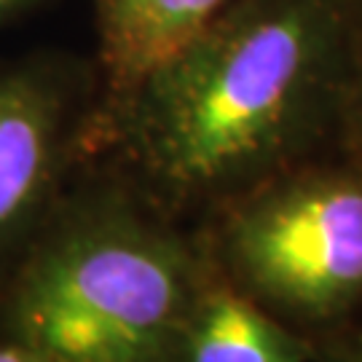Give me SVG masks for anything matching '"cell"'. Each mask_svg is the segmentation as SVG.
I'll list each match as a JSON object with an SVG mask.
<instances>
[{
	"label": "cell",
	"mask_w": 362,
	"mask_h": 362,
	"mask_svg": "<svg viewBox=\"0 0 362 362\" xmlns=\"http://www.w3.org/2000/svg\"><path fill=\"white\" fill-rule=\"evenodd\" d=\"M100 100L91 57H0V279L91 156Z\"/></svg>",
	"instance_id": "obj_4"
},
{
	"label": "cell",
	"mask_w": 362,
	"mask_h": 362,
	"mask_svg": "<svg viewBox=\"0 0 362 362\" xmlns=\"http://www.w3.org/2000/svg\"><path fill=\"white\" fill-rule=\"evenodd\" d=\"M360 6H362V0H360Z\"/></svg>",
	"instance_id": "obj_11"
},
{
	"label": "cell",
	"mask_w": 362,
	"mask_h": 362,
	"mask_svg": "<svg viewBox=\"0 0 362 362\" xmlns=\"http://www.w3.org/2000/svg\"><path fill=\"white\" fill-rule=\"evenodd\" d=\"M49 0H0V30L8 25L25 19L27 13L38 11L40 6H46Z\"/></svg>",
	"instance_id": "obj_9"
},
{
	"label": "cell",
	"mask_w": 362,
	"mask_h": 362,
	"mask_svg": "<svg viewBox=\"0 0 362 362\" xmlns=\"http://www.w3.org/2000/svg\"><path fill=\"white\" fill-rule=\"evenodd\" d=\"M314 344L320 362H362V314Z\"/></svg>",
	"instance_id": "obj_8"
},
{
	"label": "cell",
	"mask_w": 362,
	"mask_h": 362,
	"mask_svg": "<svg viewBox=\"0 0 362 362\" xmlns=\"http://www.w3.org/2000/svg\"><path fill=\"white\" fill-rule=\"evenodd\" d=\"M209 266L311 341L362 314V167L330 148L194 223Z\"/></svg>",
	"instance_id": "obj_3"
},
{
	"label": "cell",
	"mask_w": 362,
	"mask_h": 362,
	"mask_svg": "<svg viewBox=\"0 0 362 362\" xmlns=\"http://www.w3.org/2000/svg\"><path fill=\"white\" fill-rule=\"evenodd\" d=\"M94 67L103 97H116L182 52L239 0H89Z\"/></svg>",
	"instance_id": "obj_5"
},
{
	"label": "cell",
	"mask_w": 362,
	"mask_h": 362,
	"mask_svg": "<svg viewBox=\"0 0 362 362\" xmlns=\"http://www.w3.org/2000/svg\"><path fill=\"white\" fill-rule=\"evenodd\" d=\"M185 362H320L317 344L231 287L215 269L199 298Z\"/></svg>",
	"instance_id": "obj_6"
},
{
	"label": "cell",
	"mask_w": 362,
	"mask_h": 362,
	"mask_svg": "<svg viewBox=\"0 0 362 362\" xmlns=\"http://www.w3.org/2000/svg\"><path fill=\"white\" fill-rule=\"evenodd\" d=\"M360 46V0H239L182 52L100 100L91 156L194 226L336 148Z\"/></svg>",
	"instance_id": "obj_1"
},
{
	"label": "cell",
	"mask_w": 362,
	"mask_h": 362,
	"mask_svg": "<svg viewBox=\"0 0 362 362\" xmlns=\"http://www.w3.org/2000/svg\"><path fill=\"white\" fill-rule=\"evenodd\" d=\"M0 362H46V360L38 357L35 351L25 349L22 344H13V341H3L0 338Z\"/></svg>",
	"instance_id": "obj_10"
},
{
	"label": "cell",
	"mask_w": 362,
	"mask_h": 362,
	"mask_svg": "<svg viewBox=\"0 0 362 362\" xmlns=\"http://www.w3.org/2000/svg\"><path fill=\"white\" fill-rule=\"evenodd\" d=\"M336 145L362 167V46L357 54V62H354V70H351L344 107H341Z\"/></svg>",
	"instance_id": "obj_7"
},
{
	"label": "cell",
	"mask_w": 362,
	"mask_h": 362,
	"mask_svg": "<svg viewBox=\"0 0 362 362\" xmlns=\"http://www.w3.org/2000/svg\"><path fill=\"white\" fill-rule=\"evenodd\" d=\"M209 276L194 226L89 156L0 279V338L46 362H185Z\"/></svg>",
	"instance_id": "obj_2"
}]
</instances>
